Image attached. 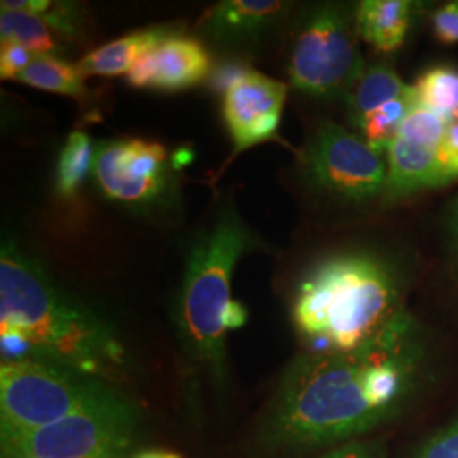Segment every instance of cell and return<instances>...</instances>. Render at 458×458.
Returning <instances> with one entry per match:
<instances>
[{
	"mask_svg": "<svg viewBox=\"0 0 458 458\" xmlns=\"http://www.w3.org/2000/svg\"><path fill=\"white\" fill-rule=\"evenodd\" d=\"M420 365L421 346L410 314L357 350L308 352L282 377L259 443L272 452H306L355 442L403 410Z\"/></svg>",
	"mask_w": 458,
	"mask_h": 458,
	"instance_id": "1",
	"label": "cell"
},
{
	"mask_svg": "<svg viewBox=\"0 0 458 458\" xmlns=\"http://www.w3.org/2000/svg\"><path fill=\"white\" fill-rule=\"evenodd\" d=\"M2 361L38 359L114 382L128 363L114 329L14 243L0 251Z\"/></svg>",
	"mask_w": 458,
	"mask_h": 458,
	"instance_id": "2",
	"label": "cell"
},
{
	"mask_svg": "<svg viewBox=\"0 0 458 458\" xmlns=\"http://www.w3.org/2000/svg\"><path fill=\"white\" fill-rule=\"evenodd\" d=\"M410 312L391 263L372 251H342L312 265L293 299V323L316 353L372 344Z\"/></svg>",
	"mask_w": 458,
	"mask_h": 458,
	"instance_id": "3",
	"label": "cell"
},
{
	"mask_svg": "<svg viewBox=\"0 0 458 458\" xmlns=\"http://www.w3.org/2000/svg\"><path fill=\"white\" fill-rule=\"evenodd\" d=\"M260 246L233 208H223L213 228L192 248L175 306V325L187 357L216 380L226 376V333L243 327L248 312L231 299L240 259Z\"/></svg>",
	"mask_w": 458,
	"mask_h": 458,
	"instance_id": "4",
	"label": "cell"
},
{
	"mask_svg": "<svg viewBox=\"0 0 458 458\" xmlns=\"http://www.w3.org/2000/svg\"><path fill=\"white\" fill-rule=\"evenodd\" d=\"M119 393L107 380L38 359L2 361L0 433L31 431L94 408Z\"/></svg>",
	"mask_w": 458,
	"mask_h": 458,
	"instance_id": "5",
	"label": "cell"
},
{
	"mask_svg": "<svg viewBox=\"0 0 458 458\" xmlns=\"http://www.w3.org/2000/svg\"><path fill=\"white\" fill-rule=\"evenodd\" d=\"M141 412L123 393L94 408L21 433H0L4 458H128Z\"/></svg>",
	"mask_w": 458,
	"mask_h": 458,
	"instance_id": "6",
	"label": "cell"
},
{
	"mask_svg": "<svg viewBox=\"0 0 458 458\" xmlns=\"http://www.w3.org/2000/svg\"><path fill=\"white\" fill-rule=\"evenodd\" d=\"M355 16L336 4H323L299 19L287 73L295 90L312 98H340L365 72Z\"/></svg>",
	"mask_w": 458,
	"mask_h": 458,
	"instance_id": "7",
	"label": "cell"
},
{
	"mask_svg": "<svg viewBox=\"0 0 458 458\" xmlns=\"http://www.w3.org/2000/svg\"><path fill=\"white\" fill-rule=\"evenodd\" d=\"M301 170L306 182L346 202H369L384 196L387 162L357 131L327 121L304 145Z\"/></svg>",
	"mask_w": 458,
	"mask_h": 458,
	"instance_id": "8",
	"label": "cell"
},
{
	"mask_svg": "<svg viewBox=\"0 0 458 458\" xmlns=\"http://www.w3.org/2000/svg\"><path fill=\"white\" fill-rule=\"evenodd\" d=\"M92 172L104 196L130 208L157 206L174 185L166 148L136 138L98 143Z\"/></svg>",
	"mask_w": 458,
	"mask_h": 458,
	"instance_id": "9",
	"label": "cell"
},
{
	"mask_svg": "<svg viewBox=\"0 0 458 458\" xmlns=\"http://www.w3.org/2000/svg\"><path fill=\"white\" fill-rule=\"evenodd\" d=\"M287 85L255 70L234 72L225 85L223 115L233 141V155L277 136Z\"/></svg>",
	"mask_w": 458,
	"mask_h": 458,
	"instance_id": "10",
	"label": "cell"
},
{
	"mask_svg": "<svg viewBox=\"0 0 458 458\" xmlns=\"http://www.w3.org/2000/svg\"><path fill=\"white\" fill-rule=\"evenodd\" d=\"M211 72V55L192 36L172 34L145 55L128 73L136 89L185 90L204 82Z\"/></svg>",
	"mask_w": 458,
	"mask_h": 458,
	"instance_id": "11",
	"label": "cell"
},
{
	"mask_svg": "<svg viewBox=\"0 0 458 458\" xmlns=\"http://www.w3.org/2000/svg\"><path fill=\"white\" fill-rule=\"evenodd\" d=\"M289 7L291 4L280 0L219 2L204 16L200 30L219 47H251L277 28Z\"/></svg>",
	"mask_w": 458,
	"mask_h": 458,
	"instance_id": "12",
	"label": "cell"
},
{
	"mask_svg": "<svg viewBox=\"0 0 458 458\" xmlns=\"http://www.w3.org/2000/svg\"><path fill=\"white\" fill-rule=\"evenodd\" d=\"M387 183L386 199L410 196L418 191L446 185L438 149L423 147L395 136L386 151Z\"/></svg>",
	"mask_w": 458,
	"mask_h": 458,
	"instance_id": "13",
	"label": "cell"
},
{
	"mask_svg": "<svg viewBox=\"0 0 458 458\" xmlns=\"http://www.w3.org/2000/svg\"><path fill=\"white\" fill-rule=\"evenodd\" d=\"M418 4L411 0H363L355 11V28L380 53L401 48L410 36Z\"/></svg>",
	"mask_w": 458,
	"mask_h": 458,
	"instance_id": "14",
	"label": "cell"
},
{
	"mask_svg": "<svg viewBox=\"0 0 458 458\" xmlns=\"http://www.w3.org/2000/svg\"><path fill=\"white\" fill-rule=\"evenodd\" d=\"M411 96L412 85L404 82L393 66L387 64L367 66L360 79L344 96L350 124L359 131L361 124L376 111L394 100Z\"/></svg>",
	"mask_w": 458,
	"mask_h": 458,
	"instance_id": "15",
	"label": "cell"
},
{
	"mask_svg": "<svg viewBox=\"0 0 458 458\" xmlns=\"http://www.w3.org/2000/svg\"><path fill=\"white\" fill-rule=\"evenodd\" d=\"M172 34V30L168 28H149L126 34L87 53L81 60L79 68L85 77H117L123 73H130L132 66Z\"/></svg>",
	"mask_w": 458,
	"mask_h": 458,
	"instance_id": "16",
	"label": "cell"
},
{
	"mask_svg": "<svg viewBox=\"0 0 458 458\" xmlns=\"http://www.w3.org/2000/svg\"><path fill=\"white\" fill-rule=\"evenodd\" d=\"M0 41H14L36 56H56L62 43L47 22L19 9H0Z\"/></svg>",
	"mask_w": 458,
	"mask_h": 458,
	"instance_id": "17",
	"label": "cell"
},
{
	"mask_svg": "<svg viewBox=\"0 0 458 458\" xmlns=\"http://www.w3.org/2000/svg\"><path fill=\"white\" fill-rule=\"evenodd\" d=\"M412 106H421L445 119L458 115V68L437 65L412 83Z\"/></svg>",
	"mask_w": 458,
	"mask_h": 458,
	"instance_id": "18",
	"label": "cell"
},
{
	"mask_svg": "<svg viewBox=\"0 0 458 458\" xmlns=\"http://www.w3.org/2000/svg\"><path fill=\"white\" fill-rule=\"evenodd\" d=\"M83 79L85 75L79 65H72L56 56H39L17 77V82L60 96L83 98L87 96Z\"/></svg>",
	"mask_w": 458,
	"mask_h": 458,
	"instance_id": "19",
	"label": "cell"
},
{
	"mask_svg": "<svg viewBox=\"0 0 458 458\" xmlns=\"http://www.w3.org/2000/svg\"><path fill=\"white\" fill-rule=\"evenodd\" d=\"M96 148L87 132L73 131L62 148L56 165V192L65 199L77 196L90 168H94Z\"/></svg>",
	"mask_w": 458,
	"mask_h": 458,
	"instance_id": "20",
	"label": "cell"
},
{
	"mask_svg": "<svg viewBox=\"0 0 458 458\" xmlns=\"http://www.w3.org/2000/svg\"><path fill=\"white\" fill-rule=\"evenodd\" d=\"M5 9H19L39 17L58 36L75 38L82 33V9L75 4L51 2V0H4L0 4Z\"/></svg>",
	"mask_w": 458,
	"mask_h": 458,
	"instance_id": "21",
	"label": "cell"
},
{
	"mask_svg": "<svg viewBox=\"0 0 458 458\" xmlns=\"http://www.w3.org/2000/svg\"><path fill=\"white\" fill-rule=\"evenodd\" d=\"M448 128V119L421 106H412L404 117L397 136L423 147L440 149Z\"/></svg>",
	"mask_w": 458,
	"mask_h": 458,
	"instance_id": "22",
	"label": "cell"
},
{
	"mask_svg": "<svg viewBox=\"0 0 458 458\" xmlns=\"http://www.w3.org/2000/svg\"><path fill=\"white\" fill-rule=\"evenodd\" d=\"M36 58L30 49L14 41H0V75L4 81H17V77L33 64Z\"/></svg>",
	"mask_w": 458,
	"mask_h": 458,
	"instance_id": "23",
	"label": "cell"
},
{
	"mask_svg": "<svg viewBox=\"0 0 458 458\" xmlns=\"http://www.w3.org/2000/svg\"><path fill=\"white\" fill-rule=\"evenodd\" d=\"M445 179L450 182L458 179V115L448 121V128L443 138L442 147L438 149Z\"/></svg>",
	"mask_w": 458,
	"mask_h": 458,
	"instance_id": "24",
	"label": "cell"
},
{
	"mask_svg": "<svg viewBox=\"0 0 458 458\" xmlns=\"http://www.w3.org/2000/svg\"><path fill=\"white\" fill-rule=\"evenodd\" d=\"M420 458H458V420L426 443Z\"/></svg>",
	"mask_w": 458,
	"mask_h": 458,
	"instance_id": "25",
	"label": "cell"
},
{
	"mask_svg": "<svg viewBox=\"0 0 458 458\" xmlns=\"http://www.w3.org/2000/svg\"><path fill=\"white\" fill-rule=\"evenodd\" d=\"M433 33L445 45L458 43V2L445 4L433 14Z\"/></svg>",
	"mask_w": 458,
	"mask_h": 458,
	"instance_id": "26",
	"label": "cell"
},
{
	"mask_svg": "<svg viewBox=\"0 0 458 458\" xmlns=\"http://www.w3.org/2000/svg\"><path fill=\"white\" fill-rule=\"evenodd\" d=\"M319 458H386V448L380 443L355 440L338 445Z\"/></svg>",
	"mask_w": 458,
	"mask_h": 458,
	"instance_id": "27",
	"label": "cell"
},
{
	"mask_svg": "<svg viewBox=\"0 0 458 458\" xmlns=\"http://www.w3.org/2000/svg\"><path fill=\"white\" fill-rule=\"evenodd\" d=\"M132 458H182L179 454L174 452H165V450H143L136 454Z\"/></svg>",
	"mask_w": 458,
	"mask_h": 458,
	"instance_id": "28",
	"label": "cell"
},
{
	"mask_svg": "<svg viewBox=\"0 0 458 458\" xmlns=\"http://www.w3.org/2000/svg\"><path fill=\"white\" fill-rule=\"evenodd\" d=\"M450 228H452V234H454V240H455L458 250V199L454 202L452 214H450Z\"/></svg>",
	"mask_w": 458,
	"mask_h": 458,
	"instance_id": "29",
	"label": "cell"
}]
</instances>
